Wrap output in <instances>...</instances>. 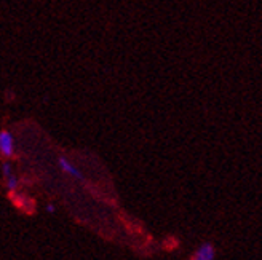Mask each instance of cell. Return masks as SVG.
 <instances>
[{
	"label": "cell",
	"mask_w": 262,
	"mask_h": 260,
	"mask_svg": "<svg viewBox=\"0 0 262 260\" xmlns=\"http://www.w3.org/2000/svg\"><path fill=\"white\" fill-rule=\"evenodd\" d=\"M0 153L5 158L13 157V153H15V139L10 131H0Z\"/></svg>",
	"instance_id": "6da1fadb"
},
{
	"label": "cell",
	"mask_w": 262,
	"mask_h": 260,
	"mask_svg": "<svg viewBox=\"0 0 262 260\" xmlns=\"http://www.w3.org/2000/svg\"><path fill=\"white\" fill-rule=\"evenodd\" d=\"M214 257H216L214 246L211 243H205L195 251V254L190 258H193V260H213Z\"/></svg>",
	"instance_id": "7a4b0ae2"
},
{
	"label": "cell",
	"mask_w": 262,
	"mask_h": 260,
	"mask_svg": "<svg viewBox=\"0 0 262 260\" xmlns=\"http://www.w3.org/2000/svg\"><path fill=\"white\" fill-rule=\"evenodd\" d=\"M58 163H59V166H61V170L64 171V173H68L69 176H72V177H75V179H83V176H82V173L77 170V168L68 160V158H64V157H59V160H58Z\"/></svg>",
	"instance_id": "3957f363"
},
{
	"label": "cell",
	"mask_w": 262,
	"mask_h": 260,
	"mask_svg": "<svg viewBox=\"0 0 262 260\" xmlns=\"http://www.w3.org/2000/svg\"><path fill=\"white\" fill-rule=\"evenodd\" d=\"M7 187H8L10 192H15V190H16V187H18V180H16V176H15V174H10V176L7 177Z\"/></svg>",
	"instance_id": "277c9868"
},
{
	"label": "cell",
	"mask_w": 262,
	"mask_h": 260,
	"mask_svg": "<svg viewBox=\"0 0 262 260\" xmlns=\"http://www.w3.org/2000/svg\"><path fill=\"white\" fill-rule=\"evenodd\" d=\"M2 173H4V177H5V179H7L10 174H13V173H11V166H10V163H4V164H2Z\"/></svg>",
	"instance_id": "5b68a950"
},
{
	"label": "cell",
	"mask_w": 262,
	"mask_h": 260,
	"mask_svg": "<svg viewBox=\"0 0 262 260\" xmlns=\"http://www.w3.org/2000/svg\"><path fill=\"white\" fill-rule=\"evenodd\" d=\"M47 211H48V212H55V206H53V204H48V206H47Z\"/></svg>",
	"instance_id": "8992f818"
}]
</instances>
